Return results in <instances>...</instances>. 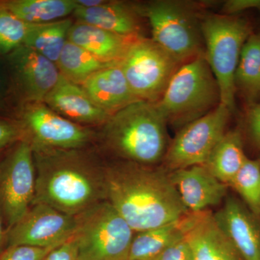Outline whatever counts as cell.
Returning a JSON list of instances; mask_svg holds the SVG:
<instances>
[{"instance_id":"obj_1","label":"cell","mask_w":260,"mask_h":260,"mask_svg":"<svg viewBox=\"0 0 260 260\" xmlns=\"http://www.w3.org/2000/svg\"><path fill=\"white\" fill-rule=\"evenodd\" d=\"M107 200L135 233L161 226L186 216L164 168L124 161L105 167Z\"/></svg>"},{"instance_id":"obj_2","label":"cell","mask_w":260,"mask_h":260,"mask_svg":"<svg viewBox=\"0 0 260 260\" xmlns=\"http://www.w3.org/2000/svg\"><path fill=\"white\" fill-rule=\"evenodd\" d=\"M32 149L37 172L32 205L76 216L107 200L105 167L83 149Z\"/></svg>"},{"instance_id":"obj_3","label":"cell","mask_w":260,"mask_h":260,"mask_svg":"<svg viewBox=\"0 0 260 260\" xmlns=\"http://www.w3.org/2000/svg\"><path fill=\"white\" fill-rule=\"evenodd\" d=\"M167 125L156 103L139 101L109 118L103 139L124 160L153 166L164 160L169 148Z\"/></svg>"},{"instance_id":"obj_4","label":"cell","mask_w":260,"mask_h":260,"mask_svg":"<svg viewBox=\"0 0 260 260\" xmlns=\"http://www.w3.org/2000/svg\"><path fill=\"white\" fill-rule=\"evenodd\" d=\"M156 104L167 124L178 131L218 107V83L205 55L181 64Z\"/></svg>"},{"instance_id":"obj_5","label":"cell","mask_w":260,"mask_h":260,"mask_svg":"<svg viewBox=\"0 0 260 260\" xmlns=\"http://www.w3.org/2000/svg\"><path fill=\"white\" fill-rule=\"evenodd\" d=\"M205 56L218 83L220 104L235 109V74L242 48L251 35L249 23L236 15H211L201 20Z\"/></svg>"},{"instance_id":"obj_6","label":"cell","mask_w":260,"mask_h":260,"mask_svg":"<svg viewBox=\"0 0 260 260\" xmlns=\"http://www.w3.org/2000/svg\"><path fill=\"white\" fill-rule=\"evenodd\" d=\"M138 8L151 27V39L181 64L205 55L201 20L190 3L157 0Z\"/></svg>"},{"instance_id":"obj_7","label":"cell","mask_w":260,"mask_h":260,"mask_svg":"<svg viewBox=\"0 0 260 260\" xmlns=\"http://www.w3.org/2000/svg\"><path fill=\"white\" fill-rule=\"evenodd\" d=\"M75 221L80 260H127L135 232L107 200L76 215Z\"/></svg>"},{"instance_id":"obj_8","label":"cell","mask_w":260,"mask_h":260,"mask_svg":"<svg viewBox=\"0 0 260 260\" xmlns=\"http://www.w3.org/2000/svg\"><path fill=\"white\" fill-rule=\"evenodd\" d=\"M36 181L31 145L26 140H20L0 159V213L7 233L31 208Z\"/></svg>"},{"instance_id":"obj_9","label":"cell","mask_w":260,"mask_h":260,"mask_svg":"<svg viewBox=\"0 0 260 260\" xmlns=\"http://www.w3.org/2000/svg\"><path fill=\"white\" fill-rule=\"evenodd\" d=\"M181 65L152 39L140 37L120 66L132 92L140 101L157 103Z\"/></svg>"},{"instance_id":"obj_10","label":"cell","mask_w":260,"mask_h":260,"mask_svg":"<svg viewBox=\"0 0 260 260\" xmlns=\"http://www.w3.org/2000/svg\"><path fill=\"white\" fill-rule=\"evenodd\" d=\"M13 118L20 121L25 133L24 140L32 148L83 149L95 137L88 126L65 119L44 102L22 104Z\"/></svg>"},{"instance_id":"obj_11","label":"cell","mask_w":260,"mask_h":260,"mask_svg":"<svg viewBox=\"0 0 260 260\" xmlns=\"http://www.w3.org/2000/svg\"><path fill=\"white\" fill-rule=\"evenodd\" d=\"M232 112L220 104L213 111L178 131L164 158L169 172L203 166L225 133Z\"/></svg>"},{"instance_id":"obj_12","label":"cell","mask_w":260,"mask_h":260,"mask_svg":"<svg viewBox=\"0 0 260 260\" xmlns=\"http://www.w3.org/2000/svg\"><path fill=\"white\" fill-rule=\"evenodd\" d=\"M3 57L9 72L17 109L26 103L44 102L60 77L55 63L25 46H20Z\"/></svg>"},{"instance_id":"obj_13","label":"cell","mask_w":260,"mask_h":260,"mask_svg":"<svg viewBox=\"0 0 260 260\" xmlns=\"http://www.w3.org/2000/svg\"><path fill=\"white\" fill-rule=\"evenodd\" d=\"M75 226V216L47 205L34 204L25 216L7 233V247L59 246L73 237Z\"/></svg>"},{"instance_id":"obj_14","label":"cell","mask_w":260,"mask_h":260,"mask_svg":"<svg viewBox=\"0 0 260 260\" xmlns=\"http://www.w3.org/2000/svg\"><path fill=\"white\" fill-rule=\"evenodd\" d=\"M183 228L194 260H244L208 210L188 213L183 218Z\"/></svg>"},{"instance_id":"obj_15","label":"cell","mask_w":260,"mask_h":260,"mask_svg":"<svg viewBox=\"0 0 260 260\" xmlns=\"http://www.w3.org/2000/svg\"><path fill=\"white\" fill-rule=\"evenodd\" d=\"M171 180L189 213L207 210L220 204L227 194V184L212 175L204 166L169 172Z\"/></svg>"},{"instance_id":"obj_16","label":"cell","mask_w":260,"mask_h":260,"mask_svg":"<svg viewBox=\"0 0 260 260\" xmlns=\"http://www.w3.org/2000/svg\"><path fill=\"white\" fill-rule=\"evenodd\" d=\"M215 223L244 260H260V229L255 216L234 198L213 214Z\"/></svg>"},{"instance_id":"obj_17","label":"cell","mask_w":260,"mask_h":260,"mask_svg":"<svg viewBox=\"0 0 260 260\" xmlns=\"http://www.w3.org/2000/svg\"><path fill=\"white\" fill-rule=\"evenodd\" d=\"M44 103L65 119L80 125H103L111 116L92 102L80 85L61 74Z\"/></svg>"},{"instance_id":"obj_18","label":"cell","mask_w":260,"mask_h":260,"mask_svg":"<svg viewBox=\"0 0 260 260\" xmlns=\"http://www.w3.org/2000/svg\"><path fill=\"white\" fill-rule=\"evenodd\" d=\"M78 5V4H77ZM73 15L77 21L99 27L124 37H142L141 18L138 3L105 1L95 7H77Z\"/></svg>"},{"instance_id":"obj_19","label":"cell","mask_w":260,"mask_h":260,"mask_svg":"<svg viewBox=\"0 0 260 260\" xmlns=\"http://www.w3.org/2000/svg\"><path fill=\"white\" fill-rule=\"evenodd\" d=\"M80 86L94 104L110 116L140 101L132 92L119 65L94 73Z\"/></svg>"},{"instance_id":"obj_20","label":"cell","mask_w":260,"mask_h":260,"mask_svg":"<svg viewBox=\"0 0 260 260\" xmlns=\"http://www.w3.org/2000/svg\"><path fill=\"white\" fill-rule=\"evenodd\" d=\"M138 39L124 37L79 21L74 22L68 34V41L101 61L113 64H120L132 44Z\"/></svg>"},{"instance_id":"obj_21","label":"cell","mask_w":260,"mask_h":260,"mask_svg":"<svg viewBox=\"0 0 260 260\" xmlns=\"http://www.w3.org/2000/svg\"><path fill=\"white\" fill-rule=\"evenodd\" d=\"M0 5L30 25L68 18L78 7L76 0H0Z\"/></svg>"},{"instance_id":"obj_22","label":"cell","mask_w":260,"mask_h":260,"mask_svg":"<svg viewBox=\"0 0 260 260\" xmlns=\"http://www.w3.org/2000/svg\"><path fill=\"white\" fill-rule=\"evenodd\" d=\"M246 158L242 136L234 130L225 133L203 166L212 175L229 186Z\"/></svg>"},{"instance_id":"obj_23","label":"cell","mask_w":260,"mask_h":260,"mask_svg":"<svg viewBox=\"0 0 260 260\" xmlns=\"http://www.w3.org/2000/svg\"><path fill=\"white\" fill-rule=\"evenodd\" d=\"M183 218L136 233L132 241L127 260L155 259L168 246L184 237Z\"/></svg>"},{"instance_id":"obj_24","label":"cell","mask_w":260,"mask_h":260,"mask_svg":"<svg viewBox=\"0 0 260 260\" xmlns=\"http://www.w3.org/2000/svg\"><path fill=\"white\" fill-rule=\"evenodd\" d=\"M73 23V20L68 18L49 23L30 25L23 45L56 64Z\"/></svg>"},{"instance_id":"obj_25","label":"cell","mask_w":260,"mask_h":260,"mask_svg":"<svg viewBox=\"0 0 260 260\" xmlns=\"http://www.w3.org/2000/svg\"><path fill=\"white\" fill-rule=\"evenodd\" d=\"M114 65L119 64L104 62L70 41L65 44L56 62L61 75L80 85L94 73Z\"/></svg>"},{"instance_id":"obj_26","label":"cell","mask_w":260,"mask_h":260,"mask_svg":"<svg viewBox=\"0 0 260 260\" xmlns=\"http://www.w3.org/2000/svg\"><path fill=\"white\" fill-rule=\"evenodd\" d=\"M235 85L250 100L260 97V34H251L242 48Z\"/></svg>"},{"instance_id":"obj_27","label":"cell","mask_w":260,"mask_h":260,"mask_svg":"<svg viewBox=\"0 0 260 260\" xmlns=\"http://www.w3.org/2000/svg\"><path fill=\"white\" fill-rule=\"evenodd\" d=\"M229 186L242 197L254 216H260V162L246 158Z\"/></svg>"},{"instance_id":"obj_28","label":"cell","mask_w":260,"mask_h":260,"mask_svg":"<svg viewBox=\"0 0 260 260\" xmlns=\"http://www.w3.org/2000/svg\"><path fill=\"white\" fill-rule=\"evenodd\" d=\"M30 27L0 5V56L23 45Z\"/></svg>"},{"instance_id":"obj_29","label":"cell","mask_w":260,"mask_h":260,"mask_svg":"<svg viewBox=\"0 0 260 260\" xmlns=\"http://www.w3.org/2000/svg\"><path fill=\"white\" fill-rule=\"evenodd\" d=\"M17 107L9 72L4 57L0 56V114L13 117Z\"/></svg>"},{"instance_id":"obj_30","label":"cell","mask_w":260,"mask_h":260,"mask_svg":"<svg viewBox=\"0 0 260 260\" xmlns=\"http://www.w3.org/2000/svg\"><path fill=\"white\" fill-rule=\"evenodd\" d=\"M57 246L39 247L30 245L8 246L0 253V260H44Z\"/></svg>"},{"instance_id":"obj_31","label":"cell","mask_w":260,"mask_h":260,"mask_svg":"<svg viewBox=\"0 0 260 260\" xmlns=\"http://www.w3.org/2000/svg\"><path fill=\"white\" fill-rule=\"evenodd\" d=\"M24 140L25 133L20 121L11 116L0 114V150H7Z\"/></svg>"},{"instance_id":"obj_32","label":"cell","mask_w":260,"mask_h":260,"mask_svg":"<svg viewBox=\"0 0 260 260\" xmlns=\"http://www.w3.org/2000/svg\"><path fill=\"white\" fill-rule=\"evenodd\" d=\"M154 260H194L192 250L185 237L168 246Z\"/></svg>"},{"instance_id":"obj_33","label":"cell","mask_w":260,"mask_h":260,"mask_svg":"<svg viewBox=\"0 0 260 260\" xmlns=\"http://www.w3.org/2000/svg\"><path fill=\"white\" fill-rule=\"evenodd\" d=\"M44 260H80L74 238L53 249Z\"/></svg>"},{"instance_id":"obj_34","label":"cell","mask_w":260,"mask_h":260,"mask_svg":"<svg viewBox=\"0 0 260 260\" xmlns=\"http://www.w3.org/2000/svg\"><path fill=\"white\" fill-rule=\"evenodd\" d=\"M247 123L251 140L260 149V104H252L247 112Z\"/></svg>"},{"instance_id":"obj_35","label":"cell","mask_w":260,"mask_h":260,"mask_svg":"<svg viewBox=\"0 0 260 260\" xmlns=\"http://www.w3.org/2000/svg\"><path fill=\"white\" fill-rule=\"evenodd\" d=\"M260 10V0H229L223 4L222 11L227 15H235L245 10Z\"/></svg>"},{"instance_id":"obj_36","label":"cell","mask_w":260,"mask_h":260,"mask_svg":"<svg viewBox=\"0 0 260 260\" xmlns=\"http://www.w3.org/2000/svg\"><path fill=\"white\" fill-rule=\"evenodd\" d=\"M7 248V231L5 229L1 213H0V253Z\"/></svg>"},{"instance_id":"obj_37","label":"cell","mask_w":260,"mask_h":260,"mask_svg":"<svg viewBox=\"0 0 260 260\" xmlns=\"http://www.w3.org/2000/svg\"><path fill=\"white\" fill-rule=\"evenodd\" d=\"M105 3V0H76L78 6L82 8H95Z\"/></svg>"},{"instance_id":"obj_38","label":"cell","mask_w":260,"mask_h":260,"mask_svg":"<svg viewBox=\"0 0 260 260\" xmlns=\"http://www.w3.org/2000/svg\"><path fill=\"white\" fill-rule=\"evenodd\" d=\"M7 150H8V149H7ZM7 150H0V159L2 158V157H3V155H4V153H5V151H6Z\"/></svg>"}]
</instances>
